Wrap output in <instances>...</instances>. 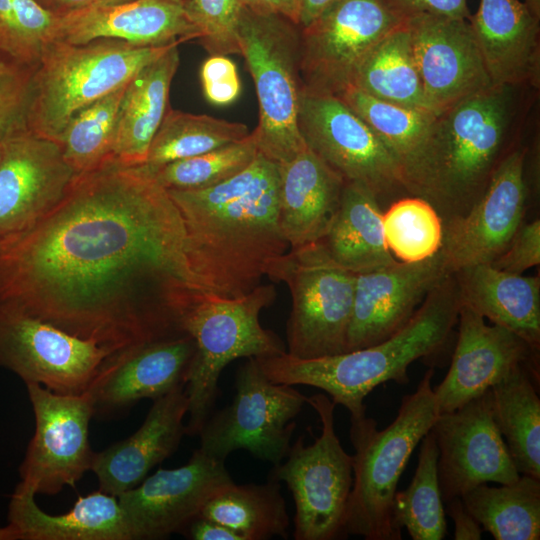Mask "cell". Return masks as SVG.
Listing matches in <instances>:
<instances>
[{"label": "cell", "instance_id": "6da1fadb", "mask_svg": "<svg viewBox=\"0 0 540 540\" xmlns=\"http://www.w3.org/2000/svg\"><path fill=\"white\" fill-rule=\"evenodd\" d=\"M201 290L180 212L141 165L78 174L50 213L0 241V308L111 353L186 334Z\"/></svg>", "mask_w": 540, "mask_h": 540}, {"label": "cell", "instance_id": "7a4b0ae2", "mask_svg": "<svg viewBox=\"0 0 540 540\" xmlns=\"http://www.w3.org/2000/svg\"><path fill=\"white\" fill-rule=\"evenodd\" d=\"M279 164L258 153L243 171L199 190H167L182 217L204 291L246 295L289 245L278 223Z\"/></svg>", "mask_w": 540, "mask_h": 540}, {"label": "cell", "instance_id": "3957f363", "mask_svg": "<svg viewBox=\"0 0 540 540\" xmlns=\"http://www.w3.org/2000/svg\"><path fill=\"white\" fill-rule=\"evenodd\" d=\"M517 88L493 85L436 113L401 167L404 191L428 200L443 223L470 210L512 150Z\"/></svg>", "mask_w": 540, "mask_h": 540}, {"label": "cell", "instance_id": "277c9868", "mask_svg": "<svg viewBox=\"0 0 540 540\" xmlns=\"http://www.w3.org/2000/svg\"><path fill=\"white\" fill-rule=\"evenodd\" d=\"M453 274L426 296L410 320L382 342L358 350L316 358L282 354L256 358L273 382L313 386L343 405L351 418L366 415L365 397L377 386L409 382L408 367L418 359L440 352L458 321L460 309Z\"/></svg>", "mask_w": 540, "mask_h": 540}, {"label": "cell", "instance_id": "5b68a950", "mask_svg": "<svg viewBox=\"0 0 540 540\" xmlns=\"http://www.w3.org/2000/svg\"><path fill=\"white\" fill-rule=\"evenodd\" d=\"M434 369H428L416 390L402 397L395 419L383 430L374 419L351 418L353 485L345 535L366 540H400L393 501L400 477L416 448L439 416L432 388Z\"/></svg>", "mask_w": 540, "mask_h": 540}, {"label": "cell", "instance_id": "8992f818", "mask_svg": "<svg viewBox=\"0 0 540 540\" xmlns=\"http://www.w3.org/2000/svg\"><path fill=\"white\" fill-rule=\"evenodd\" d=\"M173 45L141 47L116 39L50 41L32 77L26 131L58 143L78 111L125 85Z\"/></svg>", "mask_w": 540, "mask_h": 540}, {"label": "cell", "instance_id": "52a82bcc", "mask_svg": "<svg viewBox=\"0 0 540 540\" xmlns=\"http://www.w3.org/2000/svg\"><path fill=\"white\" fill-rule=\"evenodd\" d=\"M275 297L273 286L261 284L240 297L201 290L185 310L181 326L195 343L185 381L186 434L198 435L213 413L219 394L218 379L228 363L242 357L259 358L286 352L277 335L264 329L259 321L260 312Z\"/></svg>", "mask_w": 540, "mask_h": 540}, {"label": "cell", "instance_id": "ba28073f", "mask_svg": "<svg viewBox=\"0 0 540 540\" xmlns=\"http://www.w3.org/2000/svg\"><path fill=\"white\" fill-rule=\"evenodd\" d=\"M238 42L258 98V125L251 132L258 151L278 164L288 162L307 148L298 127L300 27L242 6Z\"/></svg>", "mask_w": 540, "mask_h": 540}, {"label": "cell", "instance_id": "9c48e42d", "mask_svg": "<svg viewBox=\"0 0 540 540\" xmlns=\"http://www.w3.org/2000/svg\"><path fill=\"white\" fill-rule=\"evenodd\" d=\"M356 275L330 255L322 240L290 249L270 265L266 276L290 290L288 354L316 358L346 351Z\"/></svg>", "mask_w": 540, "mask_h": 540}, {"label": "cell", "instance_id": "30bf717a", "mask_svg": "<svg viewBox=\"0 0 540 540\" xmlns=\"http://www.w3.org/2000/svg\"><path fill=\"white\" fill-rule=\"evenodd\" d=\"M322 430L313 444L300 436L273 467L270 478L284 481L295 503L294 539L334 540L346 537L347 504L353 485V456L341 446L334 426V402L325 394L307 398Z\"/></svg>", "mask_w": 540, "mask_h": 540}, {"label": "cell", "instance_id": "8fae6325", "mask_svg": "<svg viewBox=\"0 0 540 540\" xmlns=\"http://www.w3.org/2000/svg\"><path fill=\"white\" fill-rule=\"evenodd\" d=\"M235 389L231 404L204 423L199 449L224 462L231 452L242 449L274 466L280 464L290 450L294 419L307 397L292 385L271 381L253 357L238 369Z\"/></svg>", "mask_w": 540, "mask_h": 540}, {"label": "cell", "instance_id": "7c38bea8", "mask_svg": "<svg viewBox=\"0 0 540 540\" xmlns=\"http://www.w3.org/2000/svg\"><path fill=\"white\" fill-rule=\"evenodd\" d=\"M403 23L381 0H336L300 28L303 91L341 94L370 50Z\"/></svg>", "mask_w": 540, "mask_h": 540}, {"label": "cell", "instance_id": "4fadbf2b", "mask_svg": "<svg viewBox=\"0 0 540 540\" xmlns=\"http://www.w3.org/2000/svg\"><path fill=\"white\" fill-rule=\"evenodd\" d=\"M35 417V432L19 467L21 484L36 494L56 495L74 487L91 470L95 452L89 443L94 416L87 391L60 394L26 384Z\"/></svg>", "mask_w": 540, "mask_h": 540}, {"label": "cell", "instance_id": "5bb4252c", "mask_svg": "<svg viewBox=\"0 0 540 540\" xmlns=\"http://www.w3.org/2000/svg\"><path fill=\"white\" fill-rule=\"evenodd\" d=\"M298 127L307 148L345 182L367 187L378 200L404 190L392 154L339 97L303 91Z\"/></svg>", "mask_w": 540, "mask_h": 540}, {"label": "cell", "instance_id": "9a60e30c", "mask_svg": "<svg viewBox=\"0 0 540 540\" xmlns=\"http://www.w3.org/2000/svg\"><path fill=\"white\" fill-rule=\"evenodd\" d=\"M110 354L91 340L30 315L0 308V367L25 384H39L60 394H81L88 390Z\"/></svg>", "mask_w": 540, "mask_h": 540}, {"label": "cell", "instance_id": "2e32d148", "mask_svg": "<svg viewBox=\"0 0 540 540\" xmlns=\"http://www.w3.org/2000/svg\"><path fill=\"white\" fill-rule=\"evenodd\" d=\"M438 447L443 502L484 483L508 484L518 473L491 409L490 389L459 408L441 413L430 429Z\"/></svg>", "mask_w": 540, "mask_h": 540}, {"label": "cell", "instance_id": "e0dca14e", "mask_svg": "<svg viewBox=\"0 0 540 540\" xmlns=\"http://www.w3.org/2000/svg\"><path fill=\"white\" fill-rule=\"evenodd\" d=\"M234 482L224 461L199 448L178 468L159 469L119 495L130 540H158L182 532L204 504Z\"/></svg>", "mask_w": 540, "mask_h": 540}, {"label": "cell", "instance_id": "ac0fdd59", "mask_svg": "<svg viewBox=\"0 0 540 540\" xmlns=\"http://www.w3.org/2000/svg\"><path fill=\"white\" fill-rule=\"evenodd\" d=\"M526 153L524 147L512 149L470 210L443 223L439 252L449 274L466 266L491 263L506 249L523 223L527 200Z\"/></svg>", "mask_w": 540, "mask_h": 540}, {"label": "cell", "instance_id": "d6986e66", "mask_svg": "<svg viewBox=\"0 0 540 540\" xmlns=\"http://www.w3.org/2000/svg\"><path fill=\"white\" fill-rule=\"evenodd\" d=\"M76 176L53 140L26 131L3 141L0 241L29 229L50 213Z\"/></svg>", "mask_w": 540, "mask_h": 540}, {"label": "cell", "instance_id": "ffe728a7", "mask_svg": "<svg viewBox=\"0 0 540 540\" xmlns=\"http://www.w3.org/2000/svg\"><path fill=\"white\" fill-rule=\"evenodd\" d=\"M405 23L433 113L493 86L467 19L425 14Z\"/></svg>", "mask_w": 540, "mask_h": 540}, {"label": "cell", "instance_id": "44dd1931", "mask_svg": "<svg viewBox=\"0 0 540 540\" xmlns=\"http://www.w3.org/2000/svg\"><path fill=\"white\" fill-rule=\"evenodd\" d=\"M450 368L433 391L439 413L453 411L488 391L519 367L539 370V350L501 326L460 306Z\"/></svg>", "mask_w": 540, "mask_h": 540}, {"label": "cell", "instance_id": "7402d4cb", "mask_svg": "<svg viewBox=\"0 0 540 540\" xmlns=\"http://www.w3.org/2000/svg\"><path fill=\"white\" fill-rule=\"evenodd\" d=\"M448 275L439 251L419 262L397 261L357 273L345 352L378 344L396 333Z\"/></svg>", "mask_w": 540, "mask_h": 540}, {"label": "cell", "instance_id": "603a6c76", "mask_svg": "<svg viewBox=\"0 0 540 540\" xmlns=\"http://www.w3.org/2000/svg\"><path fill=\"white\" fill-rule=\"evenodd\" d=\"M194 352V340L183 334L110 354L87 390L94 416L155 400L185 384Z\"/></svg>", "mask_w": 540, "mask_h": 540}, {"label": "cell", "instance_id": "cb8c5ba5", "mask_svg": "<svg viewBox=\"0 0 540 540\" xmlns=\"http://www.w3.org/2000/svg\"><path fill=\"white\" fill-rule=\"evenodd\" d=\"M201 37L182 0H133L91 5L57 16L53 40L84 44L116 39L135 46L164 47Z\"/></svg>", "mask_w": 540, "mask_h": 540}, {"label": "cell", "instance_id": "d4e9b609", "mask_svg": "<svg viewBox=\"0 0 540 540\" xmlns=\"http://www.w3.org/2000/svg\"><path fill=\"white\" fill-rule=\"evenodd\" d=\"M185 384L153 400L144 422L128 438L95 453L91 470L99 490L118 497L141 483L148 472L172 455L186 434Z\"/></svg>", "mask_w": 540, "mask_h": 540}, {"label": "cell", "instance_id": "484cf974", "mask_svg": "<svg viewBox=\"0 0 540 540\" xmlns=\"http://www.w3.org/2000/svg\"><path fill=\"white\" fill-rule=\"evenodd\" d=\"M540 19L519 0H480L468 19L493 85L540 83Z\"/></svg>", "mask_w": 540, "mask_h": 540}, {"label": "cell", "instance_id": "4316f807", "mask_svg": "<svg viewBox=\"0 0 540 540\" xmlns=\"http://www.w3.org/2000/svg\"><path fill=\"white\" fill-rule=\"evenodd\" d=\"M278 223L289 249L322 240L340 208L346 182L310 149L279 164Z\"/></svg>", "mask_w": 540, "mask_h": 540}, {"label": "cell", "instance_id": "83f0119b", "mask_svg": "<svg viewBox=\"0 0 540 540\" xmlns=\"http://www.w3.org/2000/svg\"><path fill=\"white\" fill-rule=\"evenodd\" d=\"M36 493L19 483L12 494L8 524L0 540H130L118 498L102 492L80 496L66 513L50 515Z\"/></svg>", "mask_w": 540, "mask_h": 540}, {"label": "cell", "instance_id": "f1b7e54d", "mask_svg": "<svg viewBox=\"0 0 540 540\" xmlns=\"http://www.w3.org/2000/svg\"><path fill=\"white\" fill-rule=\"evenodd\" d=\"M461 306L540 349V278L496 269L489 263L452 273Z\"/></svg>", "mask_w": 540, "mask_h": 540}, {"label": "cell", "instance_id": "f546056e", "mask_svg": "<svg viewBox=\"0 0 540 540\" xmlns=\"http://www.w3.org/2000/svg\"><path fill=\"white\" fill-rule=\"evenodd\" d=\"M180 63L178 45L143 66L128 82L116 125L112 160L145 163L149 146L169 107V91Z\"/></svg>", "mask_w": 540, "mask_h": 540}, {"label": "cell", "instance_id": "4dcf8cb0", "mask_svg": "<svg viewBox=\"0 0 540 540\" xmlns=\"http://www.w3.org/2000/svg\"><path fill=\"white\" fill-rule=\"evenodd\" d=\"M382 213L379 200L370 189L346 182L338 214L322 239L330 255L355 273L397 262L385 243Z\"/></svg>", "mask_w": 540, "mask_h": 540}, {"label": "cell", "instance_id": "1f68e13d", "mask_svg": "<svg viewBox=\"0 0 540 540\" xmlns=\"http://www.w3.org/2000/svg\"><path fill=\"white\" fill-rule=\"evenodd\" d=\"M539 370L519 367L490 388L493 421L520 475L540 479Z\"/></svg>", "mask_w": 540, "mask_h": 540}, {"label": "cell", "instance_id": "d6a6232c", "mask_svg": "<svg viewBox=\"0 0 540 540\" xmlns=\"http://www.w3.org/2000/svg\"><path fill=\"white\" fill-rule=\"evenodd\" d=\"M350 86L382 101L433 113L422 88L405 22L370 50Z\"/></svg>", "mask_w": 540, "mask_h": 540}, {"label": "cell", "instance_id": "836d02e7", "mask_svg": "<svg viewBox=\"0 0 540 540\" xmlns=\"http://www.w3.org/2000/svg\"><path fill=\"white\" fill-rule=\"evenodd\" d=\"M198 516L215 521L241 540L288 537L290 524L279 481L237 485L234 482L214 494Z\"/></svg>", "mask_w": 540, "mask_h": 540}, {"label": "cell", "instance_id": "e575fe53", "mask_svg": "<svg viewBox=\"0 0 540 540\" xmlns=\"http://www.w3.org/2000/svg\"><path fill=\"white\" fill-rule=\"evenodd\" d=\"M461 499L482 530L496 540L540 538V479L520 475L500 487L480 484Z\"/></svg>", "mask_w": 540, "mask_h": 540}, {"label": "cell", "instance_id": "d590c367", "mask_svg": "<svg viewBox=\"0 0 540 540\" xmlns=\"http://www.w3.org/2000/svg\"><path fill=\"white\" fill-rule=\"evenodd\" d=\"M249 133L243 123L169 108L142 165L155 167L197 156L242 140Z\"/></svg>", "mask_w": 540, "mask_h": 540}, {"label": "cell", "instance_id": "8d00e7d4", "mask_svg": "<svg viewBox=\"0 0 540 540\" xmlns=\"http://www.w3.org/2000/svg\"><path fill=\"white\" fill-rule=\"evenodd\" d=\"M421 441L412 481L395 493L394 519L413 540H441L446 535V520L438 480V447L431 431Z\"/></svg>", "mask_w": 540, "mask_h": 540}, {"label": "cell", "instance_id": "74e56055", "mask_svg": "<svg viewBox=\"0 0 540 540\" xmlns=\"http://www.w3.org/2000/svg\"><path fill=\"white\" fill-rule=\"evenodd\" d=\"M127 84L78 111L63 130L58 144L77 175L113 161L116 125Z\"/></svg>", "mask_w": 540, "mask_h": 540}, {"label": "cell", "instance_id": "f35d334b", "mask_svg": "<svg viewBox=\"0 0 540 540\" xmlns=\"http://www.w3.org/2000/svg\"><path fill=\"white\" fill-rule=\"evenodd\" d=\"M339 97L381 140L399 172L418 147L436 113L406 108L349 86Z\"/></svg>", "mask_w": 540, "mask_h": 540}, {"label": "cell", "instance_id": "ab89813d", "mask_svg": "<svg viewBox=\"0 0 540 540\" xmlns=\"http://www.w3.org/2000/svg\"><path fill=\"white\" fill-rule=\"evenodd\" d=\"M385 243L399 262L413 263L434 256L443 241V219L426 199L407 196L382 213Z\"/></svg>", "mask_w": 540, "mask_h": 540}, {"label": "cell", "instance_id": "60d3db41", "mask_svg": "<svg viewBox=\"0 0 540 540\" xmlns=\"http://www.w3.org/2000/svg\"><path fill=\"white\" fill-rule=\"evenodd\" d=\"M259 151L249 133L209 152L144 170L166 190H199L220 184L246 169Z\"/></svg>", "mask_w": 540, "mask_h": 540}, {"label": "cell", "instance_id": "b9f144b4", "mask_svg": "<svg viewBox=\"0 0 540 540\" xmlns=\"http://www.w3.org/2000/svg\"><path fill=\"white\" fill-rule=\"evenodd\" d=\"M57 16L36 0H0V49L15 60L36 66L53 40Z\"/></svg>", "mask_w": 540, "mask_h": 540}, {"label": "cell", "instance_id": "7bdbcfd3", "mask_svg": "<svg viewBox=\"0 0 540 540\" xmlns=\"http://www.w3.org/2000/svg\"><path fill=\"white\" fill-rule=\"evenodd\" d=\"M184 6L210 55L240 54L238 23L243 5L239 0H185Z\"/></svg>", "mask_w": 540, "mask_h": 540}, {"label": "cell", "instance_id": "ee69618b", "mask_svg": "<svg viewBox=\"0 0 540 540\" xmlns=\"http://www.w3.org/2000/svg\"><path fill=\"white\" fill-rule=\"evenodd\" d=\"M35 68L0 49V141L26 132L25 116Z\"/></svg>", "mask_w": 540, "mask_h": 540}, {"label": "cell", "instance_id": "f6af8a7d", "mask_svg": "<svg viewBox=\"0 0 540 540\" xmlns=\"http://www.w3.org/2000/svg\"><path fill=\"white\" fill-rule=\"evenodd\" d=\"M200 80L206 100L213 105H229L240 95L237 67L226 55H210L200 68Z\"/></svg>", "mask_w": 540, "mask_h": 540}, {"label": "cell", "instance_id": "bcb514c9", "mask_svg": "<svg viewBox=\"0 0 540 540\" xmlns=\"http://www.w3.org/2000/svg\"><path fill=\"white\" fill-rule=\"evenodd\" d=\"M540 263V220L522 223L506 249L491 263L496 269L522 274Z\"/></svg>", "mask_w": 540, "mask_h": 540}, {"label": "cell", "instance_id": "7dc6e473", "mask_svg": "<svg viewBox=\"0 0 540 540\" xmlns=\"http://www.w3.org/2000/svg\"><path fill=\"white\" fill-rule=\"evenodd\" d=\"M400 20L420 15H437L469 19L468 0H381Z\"/></svg>", "mask_w": 540, "mask_h": 540}, {"label": "cell", "instance_id": "c3c4849f", "mask_svg": "<svg viewBox=\"0 0 540 540\" xmlns=\"http://www.w3.org/2000/svg\"><path fill=\"white\" fill-rule=\"evenodd\" d=\"M446 513L454 522L455 540H479L482 538V528L464 507L460 497L445 502Z\"/></svg>", "mask_w": 540, "mask_h": 540}, {"label": "cell", "instance_id": "681fc988", "mask_svg": "<svg viewBox=\"0 0 540 540\" xmlns=\"http://www.w3.org/2000/svg\"><path fill=\"white\" fill-rule=\"evenodd\" d=\"M182 532L192 540H241L231 529L201 516L194 518Z\"/></svg>", "mask_w": 540, "mask_h": 540}, {"label": "cell", "instance_id": "f907efd6", "mask_svg": "<svg viewBox=\"0 0 540 540\" xmlns=\"http://www.w3.org/2000/svg\"><path fill=\"white\" fill-rule=\"evenodd\" d=\"M243 6L259 13L283 17L299 26V0H239Z\"/></svg>", "mask_w": 540, "mask_h": 540}, {"label": "cell", "instance_id": "816d5d0a", "mask_svg": "<svg viewBox=\"0 0 540 540\" xmlns=\"http://www.w3.org/2000/svg\"><path fill=\"white\" fill-rule=\"evenodd\" d=\"M336 0H299V27H306L322 15Z\"/></svg>", "mask_w": 540, "mask_h": 540}, {"label": "cell", "instance_id": "f5cc1de1", "mask_svg": "<svg viewBox=\"0 0 540 540\" xmlns=\"http://www.w3.org/2000/svg\"><path fill=\"white\" fill-rule=\"evenodd\" d=\"M56 16L69 14L93 5L97 0H36Z\"/></svg>", "mask_w": 540, "mask_h": 540}, {"label": "cell", "instance_id": "db71d44e", "mask_svg": "<svg viewBox=\"0 0 540 540\" xmlns=\"http://www.w3.org/2000/svg\"><path fill=\"white\" fill-rule=\"evenodd\" d=\"M522 2L540 19V0H523Z\"/></svg>", "mask_w": 540, "mask_h": 540}, {"label": "cell", "instance_id": "11a10c76", "mask_svg": "<svg viewBox=\"0 0 540 540\" xmlns=\"http://www.w3.org/2000/svg\"><path fill=\"white\" fill-rule=\"evenodd\" d=\"M133 0H97L93 5H112V4H120L125 3ZM183 2L185 0H182Z\"/></svg>", "mask_w": 540, "mask_h": 540}, {"label": "cell", "instance_id": "9f6ffc18", "mask_svg": "<svg viewBox=\"0 0 540 540\" xmlns=\"http://www.w3.org/2000/svg\"><path fill=\"white\" fill-rule=\"evenodd\" d=\"M2 151H3V141H0V159L2 156Z\"/></svg>", "mask_w": 540, "mask_h": 540}]
</instances>
